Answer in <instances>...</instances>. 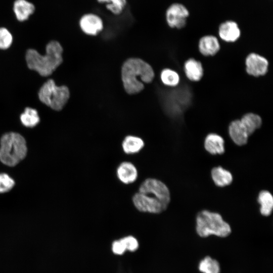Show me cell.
Listing matches in <instances>:
<instances>
[{"label":"cell","instance_id":"7402d4cb","mask_svg":"<svg viewBox=\"0 0 273 273\" xmlns=\"http://www.w3.org/2000/svg\"><path fill=\"white\" fill-rule=\"evenodd\" d=\"M257 202L260 205V212L262 216H269L273 209V196L268 191L262 190L258 194Z\"/></svg>","mask_w":273,"mask_h":273},{"label":"cell","instance_id":"44dd1931","mask_svg":"<svg viewBox=\"0 0 273 273\" xmlns=\"http://www.w3.org/2000/svg\"><path fill=\"white\" fill-rule=\"evenodd\" d=\"M143 140L136 136L127 135L122 143L124 152L127 154H133L139 152L144 147Z\"/></svg>","mask_w":273,"mask_h":273},{"label":"cell","instance_id":"ffe728a7","mask_svg":"<svg viewBox=\"0 0 273 273\" xmlns=\"http://www.w3.org/2000/svg\"><path fill=\"white\" fill-rule=\"evenodd\" d=\"M198 269L201 273H220L221 268L219 262L216 259L207 255L199 261Z\"/></svg>","mask_w":273,"mask_h":273},{"label":"cell","instance_id":"4fadbf2b","mask_svg":"<svg viewBox=\"0 0 273 273\" xmlns=\"http://www.w3.org/2000/svg\"><path fill=\"white\" fill-rule=\"evenodd\" d=\"M116 174L119 180L124 184L134 183L138 177V170L131 162H123L120 164L116 170Z\"/></svg>","mask_w":273,"mask_h":273},{"label":"cell","instance_id":"d6986e66","mask_svg":"<svg viewBox=\"0 0 273 273\" xmlns=\"http://www.w3.org/2000/svg\"><path fill=\"white\" fill-rule=\"evenodd\" d=\"M249 136L262 125V119L257 114L247 113L240 119Z\"/></svg>","mask_w":273,"mask_h":273},{"label":"cell","instance_id":"5b68a950","mask_svg":"<svg viewBox=\"0 0 273 273\" xmlns=\"http://www.w3.org/2000/svg\"><path fill=\"white\" fill-rule=\"evenodd\" d=\"M0 144V161L7 166H15L26 155L25 139L17 132H9L3 134Z\"/></svg>","mask_w":273,"mask_h":273},{"label":"cell","instance_id":"277c9868","mask_svg":"<svg viewBox=\"0 0 273 273\" xmlns=\"http://www.w3.org/2000/svg\"><path fill=\"white\" fill-rule=\"evenodd\" d=\"M195 229L197 235L202 238L211 236L225 238L232 233L231 225L219 213L207 210L197 214Z\"/></svg>","mask_w":273,"mask_h":273},{"label":"cell","instance_id":"8992f818","mask_svg":"<svg viewBox=\"0 0 273 273\" xmlns=\"http://www.w3.org/2000/svg\"><path fill=\"white\" fill-rule=\"evenodd\" d=\"M40 101L55 111L61 110L70 97V91L65 85H57L53 79L45 82L38 93Z\"/></svg>","mask_w":273,"mask_h":273},{"label":"cell","instance_id":"7a4b0ae2","mask_svg":"<svg viewBox=\"0 0 273 273\" xmlns=\"http://www.w3.org/2000/svg\"><path fill=\"white\" fill-rule=\"evenodd\" d=\"M154 71L151 66L139 58H129L121 68V79L124 88L129 94H135L144 88V83L152 82Z\"/></svg>","mask_w":273,"mask_h":273},{"label":"cell","instance_id":"9a60e30c","mask_svg":"<svg viewBox=\"0 0 273 273\" xmlns=\"http://www.w3.org/2000/svg\"><path fill=\"white\" fill-rule=\"evenodd\" d=\"M204 148L211 155H221L225 152L224 141L219 134L210 133L205 139Z\"/></svg>","mask_w":273,"mask_h":273},{"label":"cell","instance_id":"484cf974","mask_svg":"<svg viewBox=\"0 0 273 273\" xmlns=\"http://www.w3.org/2000/svg\"><path fill=\"white\" fill-rule=\"evenodd\" d=\"M13 36L10 31L5 27H0V49L7 50L13 43Z\"/></svg>","mask_w":273,"mask_h":273},{"label":"cell","instance_id":"8fae6325","mask_svg":"<svg viewBox=\"0 0 273 273\" xmlns=\"http://www.w3.org/2000/svg\"><path fill=\"white\" fill-rule=\"evenodd\" d=\"M229 133L234 143L242 146L247 143L249 135L240 119L232 121L229 126Z\"/></svg>","mask_w":273,"mask_h":273},{"label":"cell","instance_id":"30bf717a","mask_svg":"<svg viewBox=\"0 0 273 273\" xmlns=\"http://www.w3.org/2000/svg\"><path fill=\"white\" fill-rule=\"evenodd\" d=\"M218 34L223 41L233 42L240 37L241 31L236 22L233 21H226L220 25Z\"/></svg>","mask_w":273,"mask_h":273},{"label":"cell","instance_id":"603a6c76","mask_svg":"<svg viewBox=\"0 0 273 273\" xmlns=\"http://www.w3.org/2000/svg\"><path fill=\"white\" fill-rule=\"evenodd\" d=\"M20 119L23 125L33 127L38 124L40 118L37 111L31 107H26L20 115Z\"/></svg>","mask_w":273,"mask_h":273},{"label":"cell","instance_id":"6da1fadb","mask_svg":"<svg viewBox=\"0 0 273 273\" xmlns=\"http://www.w3.org/2000/svg\"><path fill=\"white\" fill-rule=\"evenodd\" d=\"M170 201L169 190L160 180L149 178L140 185L132 197V202L140 211L160 213L165 211Z\"/></svg>","mask_w":273,"mask_h":273},{"label":"cell","instance_id":"52a82bcc","mask_svg":"<svg viewBox=\"0 0 273 273\" xmlns=\"http://www.w3.org/2000/svg\"><path fill=\"white\" fill-rule=\"evenodd\" d=\"M189 15V12L185 6L174 3L167 9L166 20L170 27L181 29L186 25Z\"/></svg>","mask_w":273,"mask_h":273},{"label":"cell","instance_id":"d4e9b609","mask_svg":"<svg viewBox=\"0 0 273 273\" xmlns=\"http://www.w3.org/2000/svg\"><path fill=\"white\" fill-rule=\"evenodd\" d=\"M98 3L105 4L106 8L112 14L118 15L122 13L126 5V0H97Z\"/></svg>","mask_w":273,"mask_h":273},{"label":"cell","instance_id":"2e32d148","mask_svg":"<svg viewBox=\"0 0 273 273\" xmlns=\"http://www.w3.org/2000/svg\"><path fill=\"white\" fill-rule=\"evenodd\" d=\"M184 71L187 77L192 81H199L204 73L201 63L194 58H190L185 62Z\"/></svg>","mask_w":273,"mask_h":273},{"label":"cell","instance_id":"ba28073f","mask_svg":"<svg viewBox=\"0 0 273 273\" xmlns=\"http://www.w3.org/2000/svg\"><path fill=\"white\" fill-rule=\"evenodd\" d=\"M268 65L265 57L255 53L249 54L245 59L246 71L254 77L264 75L268 71Z\"/></svg>","mask_w":273,"mask_h":273},{"label":"cell","instance_id":"9c48e42d","mask_svg":"<svg viewBox=\"0 0 273 273\" xmlns=\"http://www.w3.org/2000/svg\"><path fill=\"white\" fill-rule=\"evenodd\" d=\"M79 26L86 34L96 35L103 29L104 24L101 18L93 13H87L80 19Z\"/></svg>","mask_w":273,"mask_h":273},{"label":"cell","instance_id":"ac0fdd59","mask_svg":"<svg viewBox=\"0 0 273 273\" xmlns=\"http://www.w3.org/2000/svg\"><path fill=\"white\" fill-rule=\"evenodd\" d=\"M211 177L216 186L224 187L230 185L233 181L232 173L221 166L213 168L211 171Z\"/></svg>","mask_w":273,"mask_h":273},{"label":"cell","instance_id":"7c38bea8","mask_svg":"<svg viewBox=\"0 0 273 273\" xmlns=\"http://www.w3.org/2000/svg\"><path fill=\"white\" fill-rule=\"evenodd\" d=\"M139 248V242L136 239L128 236L115 240L112 244V252L116 255H122L126 250L134 252Z\"/></svg>","mask_w":273,"mask_h":273},{"label":"cell","instance_id":"5bb4252c","mask_svg":"<svg viewBox=\"0 0 273 273\" xmlns=\"http://www.w3.org/2000/svg\"><path fill=\"white\" fill-rule=\"evenodd\" d=\"M198 48L201 54L205 56H214L220 50V46L218 39L211 35L202 37L199 41Z\"/></svg>","mask_w":273,"mask_h":273},{"label":"cell","instance_id":"3957f363","mask_svg":"<svg viewBox=\"0 0 273 273\" xmlns=\"http://www.w3.org/2000/svg\"><path fill=\"white\" fill-rule=\"evenodd\" d=\"M63 51L61 44L56 40L51 41L47 44L44 55L36 50L28 49L25 55L27 67L41 76H48L62 63Z\"/></svg>","mask_w":273,"mask_h":273},{"label":"cell","instance_id":"e0dca14e","mask_svg":"<svg viewBox=\"0 0 273 273\" xmlns=\"http://www.w3.org/2000/svg\"><path fill=\"white\" fill-rule=\"evenodd\" d=\"M13 11L17 19L22 22L27 20L34 13L35 7L27 0H16L14 3Z\"/></svg>","mask_w":273,"mask_h":273},{"label":"cell","instance_id":"4316f807","mask_svg":"<svg viewBox=\"0 0 273 273\" xmlns=\"http://www.w3.org/2000/svg\"><path fill=\"white\" fill-rule=\"evenodd\" d=\"M15 185V181L6 173L0 174V193L10 191Z\"/></svg>","mask_w":273,"mask_h":273},{"label":"cell","instance_id":"cb8c5ba5","mask_svg":"<svg viewBox=\"0 0 273 273\" xmlns=\"http://www.w3.org/2000/svg\"><path fill=\"white\" fill-rule=\"evenodd\" d=\"M160 78L164 84L171 87L176 86L180 80L178 74L169 68L164 69L161 71Z\"/></svg>","mask_w":273,"mask_h":273}]
</instances>
